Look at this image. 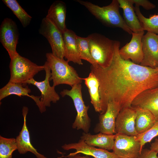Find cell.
<instances>
[{"instance_id":"6da1fadb","label":"cell","mask_w":158,"mask_h":158,"mask_svg":"<svg viewBox=\"0 0 158 158\" xmlns=\"http://www.w3.org/2000/svg\"><path fill=\"white\" fill-rule=\"evenodd\" d=\"M120 46V42L117 40L113 59L109 66H90L91 71L99 82L101 114L105 112L110 102L118 104L121 109L131 107L133 100L141 92L158 87V71L122 59L119 54Z\"/></svg>"},{"instance_id":"7a4b0ae2","label":"cell","mask_w":158,"mask_h":158,"mask_svg":"<svg viewBox=\"0 0 158 158\" xmlns=\"http://www.w3.org/2000/svg\"><path fill=\"white\" fill-rule=\"evenodd\" d=\"M76 1L85 6L104 25L121 28L130 35L133 32L126 23L120 14L118 0H113L109 5L101 7L91 2L81 0Z\"/></svg>"},{"instance_id":"3957f363","label":"cell","mask_w":158,"mask_h":158,"mask_svg":"<svg viewBox=\"0 0 158 158\" xmlns=\"http://www.w3.org/2000/svg\"><path fill=\"white\" fill-rule=\"evenodd\" d=\"M46 56L51 69L50 81L52 80L53 86L66 84L72 87L75 84L81 83L83 78L79 76L67 61L57 57L52 53H47Z\"/></svg>"},{"instance_id":"277c9868","label":"cell","mask_w":158,"mask_h":158,"mask_svg":"<svg viewBox=\"0 0 158 158\" xmlns=\"http://www.w3.org/2000/svg\"><path fill=\"white\" fill-rule=\"evenodd\" d=\"M91 55L97 64L102 68L109 66L114 55L117 40H114L98 33L87 37Z\"/></svg>"},{"instance_id":"5b68a950","label":"cell","mask_w":158,"mask_h":158,"mask_svg":"<svg viewBox=\"0 0 158 158\" xmlns=\"http://www.w3.org/2000/svg\"><path fill=\"white\" fill-rule=\"evenodd\" d=\"M9 67L10 77L8 82L24 85L39 72L44 70V65H37L19 54L11 59Z\"/></svg>"},{"instance_id":"8992f818","label":"cell","mask_w":158,"mask_h":158,"mask_svg":"<svg viewBox=\"0 0 158 158\" xmlns=\"http://www.w3.org/2000/svg\"><path fill=\"white\" fill-rule=\"evenodd\" d=\"M81 84H76L71 90L64 89L60 93L62 97L68 96L71 98L77 112L72 127L77 130L81 129L88 133L90 126L91 120L87 113L89 106H86L83 100Z\"/></svg>"},{"instance_id":"52a82bcc","label":"cell","mask_w":158,"mask_h":158,"mask_svg":"<svg viewBox=\"0 0 158 158\" xmlns=\"http://www.w3.org/2000/svg\"><path fill=\"white\" fill-rule=\"evenodd\" d=\"M39 33L45 37L49 43L52 53L61 59L65 57V49L63 33L46 17L42 20Z\"/></svg>"},{"instance_id":"ba28073f","label":"cell","mask_w":158,"mask_h":158,"mask_svg":"<svg viewBox=\"0 0 158 158\" xmlns=\"http://www.w3.org/2000/svg\"><path fill=\"white\" fill-rule=\"evenodd\" d=\"M112 150L118 158H137L141 150L136 136L115 134Z\"/></svg>"},{"instance_id":"9c48e42d","label":"cell","mask_w":158,"mask_h":158,"mask_svg":"<svg viewBox=\"0 0 158 158\" xmlns=\"http://www.w3.org/2000/svg\"><path fill=\"white\" fill-rule=\"evenodd\" d=\"M19 36L16 23L10 18H5L0 25V41L8 52L11 59L19 54L16 50Z\"/></svg>"},{"instance_id":"30bf717a","label":"cell","mask_w":158,"mask_h":158,"mask_svg":"<svg viewBox=\"0 0 158 158\" xmlns=\"http://www.w3.org/2000/svg\"><path fill=\"white\" fill-rule=\"evenodd\" d=\"M44 65L45 71L44 80L41 81H37L33 78L26 82L25 85L27 84H32L37 87L41 93L40 96L41 102L46 107H50L51 102L56 103L59 100L60 97L55 90V87L53 85L51 86L50 85L51 71L47 61Z\"/></svg>"},{"instance_id":"8fae6325","label":"cell","mask_w":158,"mask_h":158,"mask_svg":"<svg viewBox=\"0 0 158 158\" xmlns=\"http://www.w3.org/2000/svg\"><path fill=\"white\" fill-rule=\"evenodd\" d=\"M143 58L140 65L156 68L158 67V35L148 32L142 40Z\"/></svg>"},{"instance_id":"7c38bea8","label":"cell","mask_w":158,"mask_h":158,"mask_svg":"<svg viewBox=\"0 0 158 158\" xmlns=\"http://www.w3.org/2000/svg\"><path fill=\"white\" fill-rule=\"evenodd\" d=\"M121 109L117 103L114 102H108L105 112L99 116V123L95 128L94 131L109 135L116 134V120Z\"/></svg>"},{"instance_id":"4fadbf2b","label":"cell","mask_w":158,"mask_h":158,"mask_svg":"<svg viewBox=\"0 0 158 158\" xmlns=\"http://www.w3.org/2000/svg\"><path fill=\"white\" fill-rule=\"evenodd\" d=\"M144 33V31L133 32L130 41L119 50V54L122 59L131 60L133 63L140 64L143 58L142 40Z\"/></svg>"},{"instance_id":"5bb4252c","label":"cell","mask_w":158,"mask_h":158,"mask_svg":"<svg viewBox=\"0 0 158 158\" xmlns=\"http://www.w3.org/2000/svg\"><path fill=\"white\" fill-rule=\"evenodd\" d=\"M136 116V111L131 107L121 109L116 120V133L137 136L138 134L135 128Z\"/></svg>"},{"instance_id":"9a60e30c","label":"cell","mask_w":158,"mask_h":158,"mask_svg":"<svg viewBox=\"0 0 158 158\" xmlns=\"http://www.w3.org/2000/svg\"><path fill=\"white\" fill-rule=\"evenodd\" d=\"M131 107L148 110L158 121V87L141 92L133 100Z\"/></svg>"},{"instance_id":"2e32d148","label":"cell","mask_w":158,"mask_h":158,"mask_svg":"<svg viewBox=\"0 0 158 158\" xmlns=\"http://www.w3.org/2000/svg\"><path fill=\"white\" fill-rule=\"evenodd\" d=\"M62 148L65 150H76L74 152L70 153L69 154L70 155L82 153L92 156L95 158H118L113 152H110L104 149L97 148L88 145L81 139L77 142L65 144Z\"/></svg>"},{"instance_id":"e0dca14e","label":"cell","mask_w":158,"mask_h":158,"mask_svg":"<svg viewBox=\"0 0 158 158\" xmlns=\"http://www.w3.org/2000/svg\"><path fill=\"white\" fill-rule=\"evenodd\" d=\"M28 111V109L27 107H23L22 114L23 117V124L19 135L16 138L17 147V150L19 153L21 154H24L29 152L35 155L37 158H47L39 153L31 144L30 133L26 124V118Z\"/></svg>"},{"instance_id":"ac0fdd59","label":"cell","mask_w":158,"mask_h":158,"mask_svg":"<svg viewBox=\"0 0 158 158\" xmlns=\"http://www.w3.org/2000/svg\"><path fill=\"white\" fill-rule=\"evenodd\" d=\"M23 84L8 83L0 89V101L5 97L12 95H15L20 97L28 96L35 102L41 113L46 111V107L40 100V97L33 95H30V89L27 86Z\"/></svg>"},{"instance_id":"d6986e66","label":"cell","mask_w":158,"mask_h":158,"mask_svg":"<svg viewBox=\"0 0 158 158\" xmlns=\"http://www.w3.org/2000/svg\"><path fill=\"white\" fill-rule=\"evenodd\" d=\"M65 55V58L68 62L72 61L80 65H82L78 49L77 35L72 30L67 29L63 33Z\"/></svg>"},{"instance_id":"ffe728a7","label":"cell","mask_w":158,"mask_h":158,"mask_svg":"<svg viewBox=\"0 0 158 158\" xmlns=\"http://www.w3.org/2000/svg\"><path fill=\"white\" fill-rule=\"evenodd\" d=\"M118 1L120 8L123 10L124 21L133 32L138 33L144 31L131 0H118Z\"/></svg>"},{"instance_id":"44dd1931","label":"cell","mask_w":158,"mask_h":158,"mask_svg":"<svg viewBox=\"0 0 158 158\" xmlns=\"http://www.w3.org/2000/svg\"><path fill=\"white\" fill-rule=\"evenodd\" d=\"M66 11V5L64 2L56 1L50 6L46 16L62 33L67 29L65 24Z\"/></svg>"},{"instance_id":"7402d4cb","label":"cell","mask_w":158,"mask_h":158,"mask_svg":"<svg viewBox=\"0 0 158 158\" xmlns=\"http://www.w3.org/2000/svg\"><path fill=\"white\" fill-rule=\"evenodd\" d=\"M115 136V134L109 135L101 133L92 135L84 132L80 138L88 145L111 150L113 147Z\"/></svg>"},{"instance_id":"603a6c76","label":"cell","mask_w":158,"mask_h":158,"mask_svg":"<svg viewBox=\"0 0 158 158\" xmlns=\"http://www.w3.org/2000/svg\"><path fill=\"white\" fill-rule=\"evenodd\" d=\"M133 108L136 112L135 121L136 131L138 134L144 133L154 125L157 121L155 118L149 111L146 109L140 107Z\"/></svg>"},{"instance_id":"cb8c5ba5","label":"cell","mask_w":158,"mask_h":158,"mask_svg":"<svg viewBox=\"0 0 158 158\" xmlns=\"http://www.w3.org/2000/svg\"><path fill=\"white\" fill-rule=\"evenodd\" d=\"M89 92L91 102L95 111L100 114L102 112L101 103L99 91V84L97 78L92 71L88 76L83 78Z\"/></svg>"},{"instance_id":"d4e9b609","label":"cell","mask_w":158,"mask_h":158,"mask_svg":"<svg viewBox=\"0 0 158 158\" xmlns=\"http://www.w3.org/2000/svg\"><path fill=\"white\" fill-rule=\"evenodd\" d=\"M135 11L144 30L158 35V13L150 15L148 18L145 17L141 13L139 6H135Z\"/></svg>"},{"instance_id":"484cf974","label":"cell","mask_w":158,"mask_h":158,"mask_svg":"<svg viewBox=\"0 0 158 158\" xmlns=\"http://www.w3.org/2000/svg\"><path fill=\"white\" fill-rule=\"evenodd\" d=\"M3 2L13 12L23 27L28 25L32 17L21 6L16 0H3Z\"/></svg>"},{"instance_id":"4316f807","label":"cell","mask_w":158,"mask_h":158,"mask_svg":"<svg viewBox=\"0 0 158 158\" xmlns=\"http://www.w3.org/2000/svg\"><path fill=\"white\" fill-rule=\"evenodd\" d=\"M77 42L81 59L87 61L93 66H97L98 64L91 54L88 37H83L77 36Z\"/></svg>"},{"instance_id":"83f0119b","label":"cell","mask_w":158,"mask_h":158,"mask_svg":"<svg viewBox=\"0 0 158 158\" xmlns=\"http://www.w3.org/2000/svg\"><path fill=\"white\" fill-rule=\"evenodd\" d=\"M17 149L15 138L0 136V158H12L13 152Z\"/></svg>"},{"instance_id":"f1b7e54d","label":"cell","mask_w":158,"mask_h":158,"mask_svg":"<svg viewBox=\"0 0 158 158\" xmlns=\"http://www.w3.org/2000/svg\"><path fill=\"white\" fill-rule=\"evenodd\" d=\"M157 136H158V121H156L153 126L147 131L138 134L136 138L140 143L142 150L146 143L150 142L153 139Z\"/></svg>"},{"instance_id":"f546056e","label":"cell","mask_w":158,"mask_h":158,"mask_svg":"<svg viewBox=\"0 0 158 158\" xmlns=\"http://www.w3.org/2000/svg\"><path fill=\"white\" fill-rule=\"evenodd\" d=\"M131 1L135 6H141L147 10L153 9L156 7L155 5L147 0H131Z\"/></svg>"},{"instance_id":"4dcf8cb0","label":"cell","mask_w":158,"mask_h":158,"mask_svg":"<svg viewBox=\"0 0 158 158\" xmlns=\"http://www.w3.org/2000/svg\"><path fill=\"white\" fill-rule=\"evenodd\" d=\"M157 154V152L150 149H142L137 158H158Z\"/></svg>"},{"instance_id":"1f68e13d","label":"cell","mask_w":158,"mask_h":158,"mask_svg":"<svg viewBox=\"0 0 158 158\" xmlns=\"http://www.w3.org/2000/svg\"><path fill=\"white\" fill-rule=\"evenodd\" d=\"M150 149L158 153V137L156 138L154 141L151 144Z\"/></svg>"},{"instance_id":"d6a6232c","label":"cell","mask_w":158,"mask_h":158,"mask_svg":"<svg viewBox=\"0 0 158 158\" xmlns=\"http://www.w3.org/2000/svg\"><path fill=\"white\" fill-rule=\"evenodd\" d=\"M67 157L68 158H91L87 155L86 156H80L79 154L71 155H68Z\"/></svg>"},{"instance_id":"836d02e7","label":"cell","mask_w":158,"mask_h":158,"mask_svg":"<svg viewBox=\"0 0 158 158\" xmlns=\"http://www.w3.org/2000/svg\"><path fill=\"white\" fill-rule=\"evenodd\" d=\"M156 69L158 71V67L156 68Z\"/></svg>"}]
</instances>
